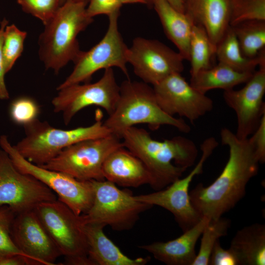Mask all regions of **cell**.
I'll use <instances>...</instances> for the list:
<instances>
[{
    "label": "cell",
    "mask_w": 265,
    "mask_h": 265,
    "mask_svg": "<svg viewBox=\"0 0 265 265\" xmlns=\"http://www.w3.org/2000/svg\"><path fill=\"white\" fill-rule=\"evenodd\" d=\"M229 248L240 265H265V225L254 223L238 231Z\"/></svg>",
    "instance_id": "603a6c76"
},
{
    "label": "cell",
    "mask_w": 265,
    "mask_h": 265,
    "mask_svg": "<svg viewBox=\"0 0 265 265\" xmlns=\"http://www.w3.org/2000/svg\"><path fill=\"white\" fill-rule=\"evenodd\" d=\"M216 46L206 31L199 25L193 24L189 48V61L191 76L212 67L211 61L215 55Z\"/></svg>",
    "instance_id": "484cf974"
},
{
    "label": "cell",
    "mask_w": 265,
    "mask_h": 265,
    "mask_svg": "<svg viewBox=\"0 0 265 265\" xmlns=\"http://www.w3.org/2000/svg\"><path fill=\"white\" fill-rule=\"evenodd\" d=\"M218 145V142L213 137L207 138L201 145V159L187 176L175 180L166 187L156 192L134 195L135 199L152 206L160 207L170 212L183 232L191 228L202 217L191 203L189 186L194 176L202 172L205 162Z\"/></svg>",
    "instance_id": "8fae6325"
},
{
    "label": "cell",
    "mask_w": 265,
    "mask_h": 265,
    "mask_svg": "<svg viewBox=\"0 0 265 265\" xmlns=\"http://www.w3.org/2000/svg\"><path fill=\"white\" fill-rule=\"evenodd\" d=\"M231 27L244 56L255 58L265 50V21H245Z\"/></svg>",
    "instance_id": "4316f807"
},
{
    "label": "cell",
    "mask_w": 265,
    "mask_h": 265,
    "mask_svg": "<svg viewBox=\"0 0 265 265\" xmlns=\"http://www.w3.org/2000/svg\"><path fill=\"white\" fill-rule=\"evenodd\" d=\"M52 101L54 112L61 113L67 125L74 117L83 108L99 106L110 115L117 104L120 91L112 68L105 70L102 77L94 83L72 84L57 90Z\"/></svg>",
    "instance_id": "7c38bea8"
},
{
    "label": "cell",
    "mask_w": 265,
    "mask_h": 265,
    "mask_svg": "<svg viewBox=\"0 0 265 265\" xmlns=\"http://www.w3.org/2000/svg\"><path fill=\"white\" fill-rule=\"evenodd\" d=\"M209 265H239V262L234 252L230 248H223L221 245L220 239H218L212 251Z\"/></svg>",
    "instance_id": "e575fe53"
},
{
    "label": "cell",
    "mask_w": 265,
    "mask_h": 265,
    "mask_svg": "<svg viewBox=\"0 0 265 265\" xmlns=\"http://www.w3.org/2000/svg\"><path fill=\"white\" fill-rule=\"evenodd\" d=\"M97 117L90 126L69 130L55 128L37 118L24 126L25 136L14 146L24 158L34 164L43 165L70 145L112 133L102 122L101 115Z\"/></svg>",
    "instance_id": "5b68a950"
},
{
    "label": "cell",
    "mask_w": 265,
    "mask_h": 265,
    "mask_svg": "<svg viewBox=\"0 0 265 265\" xmlns=\"http://www.w3.org/2000/svg\"><path fill=\"white\" fill-rule=\"evenodd\" d=\"M253 73L237 71L222 63L201 70L191 76L190 85L199 91L206 94L211 90L233 89L240 84L246 83Z\"/></svg>",
    "instance_id": "cb8c5ba5"
},
{
    "label": "cell",
    "mask_w": 265,
    "mask_h": 265,
    "mask_svg": "<svg viewBox=\"0 0 265 265\" xmlns=\"http://www.w3.org/2000/svg\"><path fill=\"white\" fill-rule=\"evenodd\" d=\"M11 236L19 249L36 265H54L62 256L34 209L16 214Z\"/></svg>",
    "instance_id": "e0dca14e"
},
{
    "label": "cell",
    "mask_w": 265,
    "mask_h": 265,
    "mask_svg": "<svg viewBox=\"0 0 265 265\" xmlns=\"http://www.w3.org/2000/svg\"><path fill=\"white\" fill-rule=\"evenodd\" d=\"M104 227L85 224L88 244V257L92 265H144L150 257L132 259L125 255L106 235Z\"/></svg>",
    "instance_id": "44dd1931"
},
{
    "label": "cell",
    "mask_w": 265,
    "mask_h": 265,
    "mask_svg": "<svg viewBox=\"0 0 265 265\" xmlns=\"http://www.w3.org/2000/svg\"><path fill=\"white\" fill-rule=\"evenodd\" d=\"M123 4L142 3L152 7L151 0H121Z\"/></svg>",
    "instance_id": "ab89813d"
},
{
    "label": "cell",
    "mask_w": 265,
    "mask_h": 265,
    "mask_svg": "<svg viewBox=\"0 0 265 265\" xmlns=\"http://www.w3.org/2000/svg\"><path fill=\"white\" fill-rule=\"evenodd\" d=\"M104 124L119 136L124 130L140 124L147 125L152 130L168 125L184 133L190 131V126L183 119L169 115L161 108L153 87L143 81L130 79L120 85L115 108Z\"/></svg>",
    "instance_id": "277c9868"
},
{
    "label": "cell",
    "mask_w": 265,
    "mask_h": 265,
    "mask_svg": "<svg viewBox=\"0 0 265 265\" xmlns=\"http://www.w3.org/2000/svg\"><path fill=\"white\" fill-rule=\"evenodd\" d=\"M87 3L66 1L44 25L38 44L39 57L46 69L58 73L68 62H74L81 51L78 36L93 21L86 14Z\"/></svg>",
    "instance_id": "3957f363"
},
{
    "label": "cell",
    "mask_w": 265,
    "mask_h": 265,
    "mask_svg": "<svg viewBox=\"0 0 265 265\" xmlns=\"http://www.w3.org/2000/svg\"><path fill=\"white\" fill-rule=\"evenodd\" d=\"M105 179L117 186L138 187L152 183L151 175L143 161L124 146L113 151L103 166Z\"/></svg>",
    "instance_id": "d6986e66"
},
{
    "label": "cell",
    "mask_w": 265,
    "mask_h": 265,
    "mask_svg": "<svg viewBox=\"0 0 265 265\" xmlns=\"http://www.w3.org/2000/svg\"><path fill=\"white\" fill-rule=\"evenodd\" d=\"M172 6L179 11L185 13L184 0H166Z\"/></svg>",
    "instance_id": "f35d334b"
},
{
    "label": "cell",
    "mask_w": 265,
    "mask_h": 265,
    "mask_svg": "<svg viewBox=\"0 0 265 265\" xmlns=\"http://www.w3.org/2000/svg\"><path fill=\"white\" fill-rule=\"evenodd\" d=\"M8 21L4 18L0 22V99L6 100L9 97V95L4 80V75L6 74L4 66L3 58L2 52L3 32Z\"/></svg>",
    "instance_id": "8d00e7d4"
},
{
    "label": "cell",
    "mask_w": 265,
    "mask_h": 265,
    "mask_svg": "<svg viewBox=\"0 0 265 265\" xmlns=\"http://www.w3.org/2000/svg\"><path fill=\"white\" fill-rule=\"evenodd\" d=\"M215 55L219 62L239 72L254 73L257 66L265 64V50L255 58L243 55L231 26L217 44Z\"/></svg>",
    "instance_id": "d4e9b609"
},
{
    "label": "cell",
    "mask_w": 265,
    "mask_h": 265,
    "mask_svg": "<svg viewBox=\"0 0 265 265\" xmlns=\"http://www.w3.org/2000/svg\"><path fill=\"white\" fill-rule=\"evenodd\" d=\"M124 146L118 135L86 139L62 150L44 168L66 173L80 181H102L103 164L108 156Z\"/></svg>",
    "instance_id": "9c48e42d"
},
{
    "label": "cell",
    "mask_w": 265,
    "mask_h": 265,
    "mask_svg": "<svg viewBox=\"0 0 265 265\" xmlns=\"http://www.w3.org/2000/svg\"><path fill=\"white\" fill-rule=\"evenodd\" d=\"M120 137L124 146L148 169L152 179L151 187L155 190L181 178L187 168L194 164L198 156L195 143L181 136L157 140L146 130L133 126L123 131Z\"/></svg>",
    "instance_id": "7a4b0ae2"
},
{
    "label": "cell",
    "mask_w": 265,
    "mask_h": 265,
    "mask_svg": "<svg viewBox=\"0 0 265 265\" xmlns=\"http://www.w3.org/2000/svg\"><path fill=\"white\" fill-rule=\"evenodd\" d=\"M0 265H35V264L23 255L15 254L0 258Z\"/></svg>",
    "instance_id": "74e56055"
},
{
    "label": "cell",
    "mask_w": 265,
    "mask_h": 265,
    "mask_svg": "<svg viewBox=\"0 0 265 265\" xmlns=\"http://www.w3.org/2000/svg\"><path fill=\"white\" fill-rule=\"evenodd\" d=\"M181 54L162 42L143 37L135 38L128 48L127 62L143 82L153 85L184 69Z\"/></svg>",
    "instance_id": "5bb4252c"
},
{
    "label": "cell",
    "mask_w": 265,
    "mask_h": 265,
    "mask_svg": "<svg viewBox=\"0 0 265 265\" xmlns=\"http://www.w3.org/2000/svg\"><path fill=\"white\" fill-rule=\"evenodd\" d=\"M231 220L222 216L210 220L202 234L199 250L192 265H209L210 255L216 242L227 235Z\"/></svg>",
    "instance_id": "83f0119b"
},
{
    "label": "cell",
    "mask_w": 265,
    "mask_h": 265,
    "mask_svg": "<svg viewBox=\"0 0 265 265\" xmlns=\"http://www.w3.org/2000/svg\"><path fill=\"white\" fill-rule=\"evenodd\" d=\"M185 13L206 31L216 46L230 26L229 0H184Z\"/></svg>",
    "instance_id": "ffe728a7"
},
{
    "label": "cell",
    "mask_w": 265,
    "mask_h": 265,
    "mask_svg": "<svg viewBox=\"0 0 265 265\" xmlns=\"http://www.w3.org/2000/svg\"><path fill=\"white\" fill-rule=\"evenodd\" d=\"M91 181L94 198L89 210L81 215L84 225L109 226L117 231L128 230L141 213L153 207L138 201L129 190L120 189L111 182Z\"/></svg>",
    "instance_id": "52a82bcc"
},
{
    "label": "cell",
    "mask_w": 265,
    "mask_h": 265,
    "mask_svg": "<svg viewBox=\"0 0 265 265\" xmlns=\"http://www.w3.org/2000/svg\"><path fill=\"white\" fill-rule=\"evenodd\" d=\"M230 26L252 21H265V0H229Z\"/></svg>",
    "instance_id": "f546056e"
},
{
    "label": "cell",
    "mask_w": 265,
    "mask_h": 265,
    "mask_svg": "<svg viewBox=\"0 0 265 265\" xmlns=\"http://www.w3.org/2000/svg\"><path fill=\"white\" fill-rule=\"evenodd\" d=\"M40 108L37 102L28 97H21L10 105L9 114L12 121L23 126L37 119Z\"/></svg>",
    "instance_id": "1f68e13d"
},
{
    "label": "cell",
    "mask_w": 265,
    "mask_h": 265,
    "mask_svg": "<svg viewBox=\"0 0 265 265\" xmlns=\"http://www.w3.org/2000/svg\"><path fill=\"white\" fill-rule=\"evenodd\" d=\"M26 35V32L20 30L14 24L6 26L3 32L2 46L6 73L12 69L22 54Z\"/></svg>",
    "instance_id": "f1b7e54d"
},
{
    "label": "cell",
    "mask_w": 265,
    "mask_h": 265,
    "mask_svg": "<svg viewBox=\"0 0 265 265\" xmlns=\"http://www.w3.org/2000/svg\"><path fill=\"white\" fill-rule=\"evenodd\" d=\"M0 146L8 155L16 168L30 175L50 188L57 199L78 215L85 213L92 205L94 189L92 181L79 180L66 173L34 164L24 158L8 140L0 137Z\"/></svg>",
    "instance_id": "ba28073f"
},
{
    "label": "cell",
    "mask_w": 265,
    "mask_h": 265,
    "mask_svg": "<svg viewBox=\"0 0 265 265\" xmlns=\"http://www.w3.org/2000/svg\"><path fill=\"white\" fill-rule=\"evenodd\" d=\"M210 219L203 216L192 227L176 238L139 246L167 265H192L196 256L195 245Z\"/></svg>",
    "instance_id": "ac0fdd59"
},
{
    "label": "cell",
    "mask_w": 265,
    "mask_h": 265,
    "mask_svg": "<svg viewBox=\"0 0 265 265\" xmlns=\"http://www.w3.org/2000/svg\"><path fill=\"white\" fill-rule=\"evenodd\" d=\"M34 210L67 264L92 265L81 215L58 199L41 203Z\"/></svg>",
    "instance_id": "8992f818"
},
{
    "label": "cell",
    "mask_w": 265,
    "mask_h": 265,
    "mask_svg": "<svg viewBox=\"0 0 265 265\" xmlns=\"http://www.w3.org/2000/svg\"><path fill=\"white\" fill-rule=\"evenodd\" d=\"M222 144L229 149L228 160L219 176L207 186L198 184L189 192L191 203L202 217L220 218L242 199L249 181L258 172L255 150L248 138H238L227 128L220 132Z\"/></svg>",
    "instance_id": "6da1fadb"
},
{
    "label": "cell",
    "mask_w": 265,
    "mask_h": 265,
    "mask_svg": "<svg viewBox=\"0 0 265 265\" xmlns=\"http://www.w3.org/2000/svg\"><path fill=\"white\" fill-rule=\"evenodd\" d=\"M23 10L45 25L62 5L60 0H17Z\"/></svg>",
    "instance_id": "d6a6232c"
},
{
    "label": "cell",
    "mask_w": 265,
    "mask_h": 265,
    "mask_svg": "<svg viewBox=\"0 0 265 265\" xmlns=\"http://www.w3.org/2000/svg\"><path fill=\"white\" fill-rule=\"evenodd\" d=\"M151 3L166 36L177 47L184 60L189 61V41L194 24L192 20L166 0H151Z\"/></svg>",
    "instance_id": "7402d4cb"
},
{
    "label": "cell",
    "mask_w": 265,
    "mask_h": 265,
    "mask_svg": "<svg viewBox=\"0 0 265 265\" xmlns=\"http://www.w3.org/2000/svg\"><path fill=\"white\" fill-rule=\"evenodd\" d=\"M123 4L121 0H88L86 12L91 18L99 15L109 16L120 13Z\"/></svg>",
    "instance_id": "836d02e7"
},
{
    "label": "cell",
    "mask_w": 265,
    "mask_h": 265,
    "mask_svg": "<svg viewBox=\"0 0 265 265\" xmlns=\"http://www.w3.org/2000/svg\"><path fill=\"white\" fill-rule=\"evenodd\" d=\"M56 199L53 191L34 177L19 171L7 153L0 150V207L7 206L17 214Z\"/></svg>",
    "instance_id": "4fadbf2b"
},
{
    "label": "cell",
    "mask_w": 265,
    "mask_h": 265,
    "mask_svg": "<svg viewBox=\"0 0 265 265\" xmlns=\"http://www.w3.org/2000/svg\"><path fill=\"white\" fill-rule=\"evenodd\" d=\"M61 4H62L64 2H65L66 1L69 0H60ZM74 0V1H88V0Z\"/></svg>",
    "instance_id": "60d3db41"
},
{
    "label": "cell",
    "mask_w": 265,
    "mask_h": 265,
    "mask_svg": "<svg viewBox=\"0 0 265 265\" xmlns=\"http://www.w3.org/2000/svg\"><path fill=\"white\" fill-rule=\"evenodd\" d=\"M16 214L8 206L0 207V258L19 254L29 259L16 246L11 236V228Z\"/></svg>",
    "instance_id": "4dcf8cb0"
},
{
    "label": "cell",
    "mask_w": 265,
    "mask_h": 265,
    "mask_svg": "<svg viewBox=\"0 0 265 265\" xmlns=\"http://www.w3.org/2000/svg\"><path fill=\"white\" fill-rule=\"evenodd\" d=\"M251 135L252 136L248 139L255 150L260 163H263L265 161V114L263 116L259 126Z\"/></svg>",
    "instance_id": "d590c367"
},
{
    "label": "cell",
    "mask_w": 265,
    "mask_h": 265,
    "mask_svg": "<svg viewBox=\"0 0 265 265\" xmlns=\"http://www.w3.org/2000/svg\"><path fill=\"white\" fill-rule=\"evenodd\" d=\"M245 85L239 90L234 89L224 91L225 102L233 109L237 117L236 135L246 139L259 126L265 114L263 101L265 94V64L260 65Z\"/></svg>",
    "instance_id": "2e32d148"
},
{
    "label": "cell",
    "mask_w": 265,
    "mask_h": 265,
    "mask_svg": "<svg viewBox=\"0 0 265 265\" xmlns=\"http://www.w3.org/2000/svg\"></svg>",
    "instance_id": "b9f144b4"
},
{
    "label": "cell",
    "mask_w": 265,
    "mask_h": 265,
    "mask_svg": "<svg viewBox=\"0 0 265 265\" xmlns=\"http://www.w3.org/2000/svg\"><path fill=\"white\" fill-rule=\"evenodd\" d=\"M158 103L167 114L185 117L193 123L211 111L212 100L187 82L181 73H174L153 85Z\"/></svg>",
    "instance_id": "9a60e30c"
},
{
    "label": "cell",
    "mask_w": 265,
    "mask_h": 265,
    "mask_svg": "<svg viewBox=\"0 0 265 265\" xmlns=\"http://www.w3.org/2000/svg\"><path fill=\"white\" fill-rule=\"evenodd\" d=\"M120 13L108 17V26L103 38L88 51H81L74 61L73 70L57 90L72 84L88 82L92 75L101 69L117 67L128 77V46L119 32Z\"/></svg>",
    "instance_id": "30bf717a"
}]
</instances>
